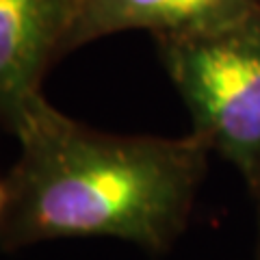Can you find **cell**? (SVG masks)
<instances>
[{
  "label": "cell",
  "mask_w": 260,
  "mask_h": 260,
  "mask_svg": "<svg viewBox=\"0 0 260 260\" xmlns=\"http://www.w3.org/2000/svg\"><path fill=\"white\" fill-rule=\"evenodd\" d=\"M0 249L107 237L165 254L186 230L210 150L198 137L117 135L91 128L37 95L11 133Z\"/></svg>",
  "instance_id": "6da1fadb"
},
{
  "label": "cell",
  "mask_w": 260,
  "mask_h": 260,
  "mask_svg": "<svg viewBox=\"0 0 260 260\" xmlns=\"http://www.w3.org/2000/svg\"><path fill=\"white\" fill-rule=\"evenodd\" d=\"M191 135L260 186V5L219 28L154 37Z\"/></svg>",
  "instance_id": "7a4b0ae2"
},
{
  "label": "cell",
  "mask_w": 260,
  "mask_h": 260,
  "mask_svg": "<svg viewBox=\"0 0 260 260\" xmlns=\"http://www.w3.org/2000/svg\"><path fill=\"white\" fill-rule=\"evenodd\" d=\"M78 0H0V126L13 133L65 56Z\"/></svg>",
  "instance_id": "3957f363"
},
{
  "label": "cell",
  "mask_w": 260,
  "mask_h": 260,
  "mask_svg": "<svg viewBox=\"0 0 260 260\" xmlns=\"http://www.w3.org/2000/svg\"><path fill=\"white\" fill-rule=\"evenodd\" d=\"M260 0H78L65 54L124 30L186 35L219 28L245 15Z\"/></svg>",
  "instance_id": "277c9868"
},
{
  "label": "cell",
  "mask_w": 260,
  "mask_h": 260,
  "mask_svg": "<svg viewBox=\"0 0 260 260\" xmlns=\"http://www.w3.org/2000/svg\"><path fill=\"white\" fill-rule=\"evenodd\" d=\"M256 200V254H254V260H260V186L251 193Z\"/></svg>",
  "instance_id": "5b68a950"
},
{
  "label": "cell",
  "mask_w": 260,
  "mask_h": 260,
  "mask_svg": "<svg viewBox=\"0 0 260 260\" xmlns=\"http://www.w3.org/2000/svg\"><path fill=\"white\" fill-rule=\"evenodd\" d=\"M5 206H7V184L5 180H0V217L5 213Z\"/></svg>",
  "instance_id": "8992f818"
}]
</instances>
